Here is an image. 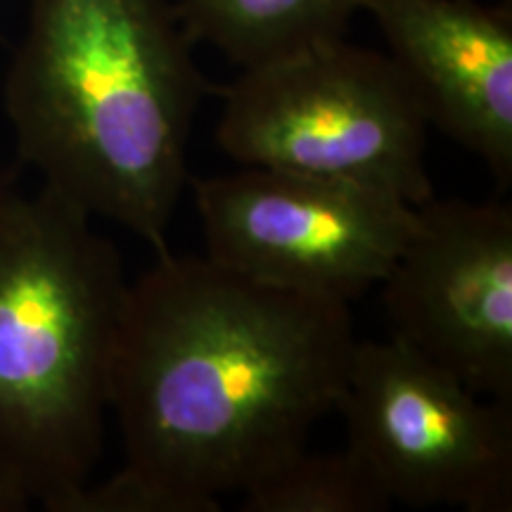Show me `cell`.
<instances>
[{
    "label": "cell",
    "instance_id": "cell-1",
    "mask_svg": "<svg viewBox=\"0 0 512 512\" xmlns=\"http://www.w3.org/2000/svg\"><path fill=\"white\" fill-rule=\"evenodd\" d=\"M356 342L349 304L162 252L121 316L126 465L211 503L249 489L337 411Z\"/></svg>",
    "mask_w": 512,
    "mask_h": 512
},
{
    "label": "cell",
    "instance_id": "cell-2",
    "mask_svg": "<svg viewBox=\"0 0 512 512\" xmlns=\"http://www.w3.org/2000/svg\"><path fill=\"white\" fill-rule=\"evenodd\" d=\"M190 46L166 0H29L3 81L43 188L162 252L207 91Z\"/></svg>",
    "mask_w": 512,
    "mask_h": 512
},
{
    "label": "cell",
    "instance_id": "cell-3",
    "mask_svg": "<svg viewBox=\"0 0 512 512\" xmlns=\"http://www.w3.org/2000/svg\"><path fill=\"white\" fill-rule=\"evenodd\" d=\"M128 280L93 216L0 190V489L57 512L91 482Z\"/></svg>",
    "mask_w": 512,
    "mask_h": 512
},
{
    "label": "cell",
    "instance_id": "cell-4",
    "mask_svg": "<svg viewBox=\"0 0 512 512\" xmlns=\"http://www.w3.org/2000/svg\"><path fill=\"white\" fill-rule=\"evenodd\" d=\"M427 128L389 55L337 38L242 69L216 140L242 166L373 185L420 207L434 197Z\"/></svg>",
    "mask_w": 512,
    "mask_h": 512
},
{
    "label": "cell",
    "instance_id": "cell-5",
    "mask_svg": "<svg viewBox=\"0 0 512 512\" xmlns=\"http://www.w3.org/2000/svg\"><path fill=\"white\" fill-rule=\"evenodd\" d=\"M337 411L347 446L392 501L512 508V406L472 392L401 337L356 342Z\"/></svg>",
    "mask_w": 512,
    "mask_h": 512
},
{
    "label": "cell",
    "instance_id": "cell-6",
    "mask_svg": "<svg viewBox=\"0 0 512 512\" xmlns=\"http://www.w3.org/2000/svg\"><path fill=\"white\" fill-rule=\"evenodd\" d=\"M192 188L211 261L349 306L418 226V207L392 192L299 171L245 166Z\"/></svg>",
    "mask_w": 512,
    "mask_h": 512
},
{
    "label": "cell",
    "instance_id": "cell-7",
    "mask_svg": "<svg viewBox=\"0 0 512 512\" xmlns=\"http://www.w3.org/2000/svg\"><path fill=\"white\" fill-rule=\"evenodd\" d=\"M392 335L512 406V209L427 200L380 283Z\"/></svg>",
    "mask_w": 512,
    "mask_h": 512
},
{
    "label": "cell",
    "instance_id": "cell-8",
    "mask_svg": "<svg viewBox=\"0 0 512 512\" xmlns=\"http://www.w3.org/2000/svg\"><path fill=\"white\" fill-rule=\"evenodd\" d=\"M427 124L512 181V17L477 0H356Z\"/></svg>",
    "mask_w": 512,
    "mask_h": 512
},
{
    "label": "cell",
    "instance_id": "cell-9",
    "mask_svg": "<svg viewBox=\"0 0 512 512\" xmlns=\"http://www.w3.org/2000/svg\"><path fill=\"white\" fill-rule=\"evenodd\" d=\"M190 41H202L254 69L320 43L344 38L356 0H181Z\"/></svg>",
    "mask_w": 512,
    "mask_h": 512
},
{
    "label": "cell",
    "instance_id": "cell-10",
    "mask_svg": "<svg viewBox=\"0 0 512 512\" xmlns=\"http://www.w3.org/2000/svg\"><path fill=\"white\" fill-rule=\"evenodd\" d=\"M245 512H382L392 496L354 448L287 458L242 491Z\"/></svg>",
    "mask_w": 512,
    "mask_h": 512
},
{
    "label": "cell",
    "instance_id": "cell-11",
    "mask_svg": "<svg viewBox=\"0 0 512 512\" xmlns=\"http://www.w3.org/2000/svg\"><path fill=\"white\" fill-rule=\"evenodd\" d=\"M221 503L190 496L124 465L105 482H86L57 512H219Z\"/></svg>",
    "mask_w": 512,
    "mask_h": 512
},
{
    "label": "cell",
    "instance_id": "cell-12",
    "mask_svg": "<svg viewBox=\"0 0 512 512\" xmlns=\"http://www.w3.org/2000/svg\"><path fill=\"white\" fill-rule=\"evenodd\" d=\"M22 510H29V508L22 501H17L15 496L8 494L5 489H0V512H22Z\"/></svg>",
    "mask_w": 512,
    "mask_h": 512
},
{
    "label": "cell",
    "instance_id": "cell-13",
    "mask_svg": "<svg viewBox=\"0 0 512 512\" xmlns=\"http://www.w3.org/2000/svg\"><path fill=\"white\" fill-rule=\"evenodd\" d=\"M0 190H3V188H0Z\"/></svg>",
    "mask_w": 512,
    "mask_h": 512
},
{
    "label": "cell",
    "instance_id": "cell-14",
    "mask_svg": "<svg viewBox=\"0 0 512 512\" xmlns=\"http://www.w3.org/2000/svg\"><path fill=\"white\" fill-rule=\"evenodd\" d=\"M508 3H510V0H508Z\"/></svg>",
    "mask_w": 512,
    "mask_h": 512
}]
</instances>
